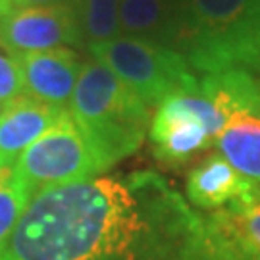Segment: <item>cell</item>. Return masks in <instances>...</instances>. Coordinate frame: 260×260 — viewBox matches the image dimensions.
<instances>
[{
  "label": "cell",
  "mask_w": 260,
  "mask_h": 260,
  "mask_svg": "<svg viewBox=\"0 0 260 260\" xmlns=\"http://www.w3.org/2000/svg\"><path fill=\"white\" fill-rule=\"evenodd\" d=\"M96 62L129 85L147 106L160 104L177 96L201 91V81L183 54L174 48L133 37L112 39L108 43L89 48Z\"/></svg>",
  "instance_id": "5b68a950"
},
{
  "label": "cell",
  "mask_w": 260,
  "mask_h": 260,
  "mask_svg": "<svg viewBox=\"0 0 260 260\" xmlns=\"http://www.w3.org/2000/svg\"><path fill=\"white\" fill-rule=\"evenodd\" d=\"M66 112L27 94L6 104L0 116V174L16 166L25 149L50 129Z\"/></svg>",
  "instance_id": "30bf717a"
},
{
  "label": "cell",
  "mask_w": 260,
  "mask_h": 260,
  "mask_svg": "<svg viewBox=\"0 0 260 260\" xmlns=\"http://www.w3.org/2000/svg\"><path fill=\"white\" fill-rule=\"evenodd\" d=\"M201 93L223 116L216 139L220 154L260 185V75L245 68L206 74Z\"/></svg>",
  "instance_id": "277c9868"
},
{
  "label": "cell",
  "mask_w": 260,
  "mask_h": 260,
  "mask_svg": "<svg viewBox=\"0 0 260 260\" xmlns=\"http://www.w3.org/2000/svg\"><path fill=\"white\" fill-rule=\"evenodd\" d=\"M18 62L27 96L68 110L85 64L81 56L60 47L21 54Z\"/></svg>",
  "instance_id": "9c48e42d"
},
{
  "label": "cell",
  "mask_w": 260,
  "mask_h": 260,
  "mask_svg": "<svg viewBox=\"0 0 260 260\" xmlns=\"http://www.w3.org/2000/svg\"><path fill=\"white\" fill-rule=\"evenodd\" d=\"M0 260H208V233L152 172L93 177L35 197Z\"/></svg>",
  "instance_id": "6da1fadb"
},
{
  "label": "cell",
  "mask_w": 260,
  "mask_h": 260,
  "mask_svg": "<svg viewBox=\"0 0 260 260\" xmlns=\"http://www.w3.org/2000/svg\"><path fill=\"white\" fill-rule=\"evenodd\" d=\"M104 172L91 143L79 129L70 112H66L45 131L10 170L12 179L33 201L43 191L87 181Z\"/></svg>",
  "instance_id": "8992f818"
},
{
  "label": "cell",
  "mask_w": 260,
  "mask_h": 260,
  "mask_svg": "<svg viewBox=\"0 0 260 260\" xmlns=\"http://www.w3.org/2000/svg\"><path fill=\"white\" fill-rule=\"evenodd\" d=\"M120 33L176 50L177 0H120Z\"/></svg>",
  "instance_id": "7c38bea8"
},
{
  "label": "cell",
  "mask_w": 260,
  "mask_h": 260,
  "mask_svg": "<svg viewBox=\"0 0 260 260\" xmlns=\"http://www.w3.org/2000/svg\"><path fill=\"white\" fill-rule=\"evenodd\" d=\"M68 112L104 170L133 154L150 127L145 101L94 58L83 64Z\"/></svg>",
  "instance_id": "3957f363"
},
{
  "label": "cell",
  "mask_w": 260,
  "mask_h": 260,
  "mask_svg": "<svg viewBox=\"0 0 260 260\" xmlns=\"http://www.w3.org/2000/svg\"><path fill=\"white\" fill-rule=\"evenodd\" d=\"M0 43L14 56L81 45L72 2L16 8L0 21Z\"/></svg>",
  "instance_id": "ba28073f"
},
{
  "label": "cell",
  "mask_w": 260,
  "mask_h": 260,
  "mask_svg": "<svg viewBox=\"0 0 260 260\" xmlns=\"http://www.w3.org/2000/svg\"><path fill=\"white\" fill-rule=\"evenodd\" d=\"M74 6L81 45L96 47L120 37V0H70Z\"/></svg>",
  "instance_id": "4fadbf2b"
},
{
  "label": "cell",
  "mask_w": 260,
  "mask_h": 260,
  "mask_svg": "<svg viewBox=\"0 0 260 260\" xmlns=\"http://www.w3.org/2000/svg\"><path fill=\"white\" fill-rule=\"evenodd\" d=\"M223 116L205 94H177L156 106L150 121L154 156L166 164L187 162L197 152L216 145Z\"/></svg>",
  "instance_id": "52a82bcc"
},
{
  "label": "cell",
  "mask_w": 260,
  "mask_h": 260,
  "mask_svg": "<svg viewBox=\"0 0 260 260\" xmlns=\"http://www.w3.org/2000/svg\"><path fill=\"white\" fill-rule=\"evenodd\" d=\"M176 50L199 74L260 68V0H177Z\"/></svg>",
  "instance_id": "7a4b0ae2"
},
{
  "label": "cell",
  "mask_w": 260,
  "mask_h": 260,
  "mask_svg": "<svg viewBox=\"0 0 260 260\" xmlns=\"http://www.w3.org/2000/svg\"><path fill=\"white\" fill-rule=\"evenodd\" d=\"M4 108H6V104L0 103V116H2V112H4Z\"/></svg>",
  "instance_id": "d6986e66"
},
{
  "label": "cell",
  "mask_w": 260,
  "mask_h": 260,
  "mask_svg": "<svg viewBox=\"0 0 260 260\" xmlns=\"http://www.w3.org/2000/svg\"><path fill=\"white\" fill-rule=\"evenodd\" d=\"M14 10H16V6H14V0H0V21L8 18Z\"/></svg>",
  "instance_id": "ac0fdd59"
},
{
  "label": "cell",
  "mask_w": 260,
  "mask_h": 260,
  "mask_svg": "<svg viewBox=\"0 0 260 260\" xmlns=\"http://www.w3.org/2000/svg\"><path fill=\"white\" fill-rule=\"evenodd\" d=\"M29 203L31 199L12 179L10 172H2L0 174V247L16 230L19 218L23 216Z\"/></svg>",
  "instance_id": "9a60e30c"
},
{
  "label": "cell",
  "mask_w": 260,
  "mask_h": 260,
  "mask_svg": "<svg viewBox=\"0 0 260 260\" xmlns=\"http://www.w3.org/2000/svg\"><path fill=\"white\" fill-rule=\"evenodd\" d=\"M258 185L239 174L222 156L212 154L193 168L187 176V199L203 210H220L251 195Z\"/></svg>",
  "instance_id": "8fae6325"
},
{
  "label": "cell",
  "mask_w": 260,
  "mask_h": 260,
  "mask_svg": "<svg viewBox=\"0 0 260 260\" xmlns=\"http://www.w3.org/2000/svg\"><path fill=\"white\" fill-rule=\"evenodd\" d=\"M228 230L260 258V185L245 199L214 210Z\"/></svg>",
  "instance_id": "5bb4252c"
},
{
  "label": "cell",
  "mask_w": 260,
  "mask_h": 260,
  "mask_svg": "<svg viewBox=\"0 0 260 260\" xmlns=\"http://www.w3.org/2000/svg\"><path fill=\"white\" fill-rule=\"evenodd\" d=\"M66 0H14L16 8H31V6H48V4H58Z\"/></svg>",
  "instance_id": "e0dca14e"
},
{
  "label": "cell",
  "mask_w": 260,
  "mask_h": 260,
  "mask_svg": "<svg viewBox=\"0 0 260 260\" xmlns=\"http://www.w3.org/2000/svg\"><path fill=\"white\" fill-rule=\"evenodd\" d=\"M21 94H25V91L18 56H14L0 43V103L10 104Z\"/></svg>",
  "instance_id": "2e32d148"
}]
</instances>
